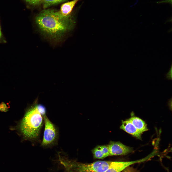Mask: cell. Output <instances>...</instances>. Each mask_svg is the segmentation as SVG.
Wrapping results in <instances>:
<instances>
[{
	"mask_svg": "<svg viewBox=\"0 0 172 172\" xmlns=\"http://www.w3.org/2000/svg\"><path fill=\"white\" fill-rule=\"evenodd\" d=\"M35 21L40 31L54 40L59 39L73 25L71 16H65L60 11L44 9L36 16Z\"/></svg>",
	"mask_w": 172,
	"mask_h": 172,
	"instance_id": "6da1fadb",
	"label": "cell"
},
{
	"mask_svg": "<svg viewBox=\"0 0 172 172\" xmlns=\"http://www.w3.org/2000/svg\"><path fill=\"white\" fill-rule=\"evenodd\" d=\"M37 100L27 111L19 125V129L25 138L31 140L37 139L43 124L42 116L38 111Z\"/></svg>",
	"mask_w": 172,
	"mask_h": 172,
	"instance_id": "7a4b0ae2",
	"label": "cell"
},
{
	"mask_svg": "<svg viewBox=\"0 0 172 172\" xmlns=\"http://www.w3.org/2000/svg\"><path fill=\"white\" fill-rule=\"evenodd\" d=\"M59 161L68 172H103L109 169L113 161H99L91 163H83L71 161L62 156Z\"/></svg>",
	"mask_w": 172,
	"mask_h": 172,
	"instance_id": "3957f363",
	"label": "cell"
},
{
	"mask_svg": "<svg viewBox=\"0 0 172 172\" xmlns=\"http://www.w3.org/2000/svg\"><path fill=\"white\" fill-rule=\"evenodd\" d=\"M45 128L41 145L48 146L53 145L57 141L58 133L57 128L46 115L43 117Z\"/></svg>",
	"mask_w": 172,
	"mask_h": 172,
	"instance_id": "277c9868",
	"label": "cell"
},
{
	"mask_svg": "<svg viewBox=\"0 0 172 172\" xmlns=\"http://www.w3.org/2000/svg\"><path fill=\"white\" fill-rule=\"evenodd\" d=\"M110 156L126 155L131 152V147L125 145L119 142L110 141L108 145Z\"/></svg>",
	"mask_w": 172,
	"mask_h": 172,
	"instance_id": "5b68a950",
	"label": "cell"
},
{
	"mask_svg": "<svg viewBox=\"0 0 172 172\" xmlns=\"http://www.w3.org/2000/svg\"><path fill=\"white\" fill-rule=\"evenodd\" d=\"M120 128L138 139H141L142 133L137 129L129 119L125 121H123Z\"/></svg>",
	"mask_w": 172,
	"mask_h": 172,
	"instance_id": "8992f818",
	"label": "cell"
},
{
	"mask_svg": "<svg viewBox=\"0 0 172 172\" xmlns=\"http://www.w3.org/2000/svg\"><path fill=\"white\" fill-rule=\"evenodd\" d=\"M94 157L97 159H102L110 156L108 145H99L92 150Z\"/></svg>",
	"mask_w": 172,
	"mask_h": 172,
	"instance_id": "52a82bcc",
	"label": "cell"
},
{
	"mask_svg": "<svg viewBox=\"0 0 172 172\" xmlns=\"http://www.w3.org/2000/svg\"><path fill=\"white\" fill-rule=\"evenodd\" d=\"M80 0H74L62 4L60 8L61 13L64 16H70V13L76 3Z\"/></svg>",
	"mask_w": 172,
	"mask_h": 172,
	"instance_id": "ba28073f",
	"label": "cell"
},
{
	"mask_svg": "<svg viewBox=\"0 0 172 172\" xmlns=\"http://www.w3.org/2000/svg\"><path fill=\"white\" fill-rule=\"evenodd\" d=\"M137 129L142 133L148 130L147 125L142 120L138 117L134 116L129 119Z\"/></svg>",
	"mask_w": 172,
	"mask_h": 172,
	"instance_id": "9c48e42d",
	"label": "cell"
},
{
	"mask_svg": "<svg viewBox=\"0 0 172 172\" xmlns=\"http://www.w3.org/2000/svg\"><path fill=\"white\" fill-rule=\"evenodd\" d=\"M124 168L122 163L120 161H113L110 167L103 172H121ZM69 172H74L70 171Z\"/></svg>",
	"mask_w": 172,
	"mask_h": 172,
	"instance_id": "30bf717a",
	"label": "cell"
},
{
	"mask_svg": "<svg viewBox=\"0 0 172 172\" xmlns=\"http://www.w3.org/2000/svg\"><path fill=\"white\" fill-rule=\"evenodd\" d=\"M66 0H42V3L44 9L65 1Z\"/></svg>",
	"mask_w": 172,
	"mask_h": 172,
	"instance_id": "8fae6325",
	"label": "cell"
},
{
	"mask_svg": "<svg viewBox=\"0 0 172 172\" xmlns=\"http://www.w3.org/2000/svg\"><path fill=\"white\" fill-rule=\"evenodd\" d=\"M37 107L38 111L42 116L43 117L46 115V109L43 105L41 104H37Z\"/></svg>",
	"mask_w": 172,
	"mask_h": 172,
	"instance_id": "7c38bea8",
	"label": "cell"
},
{
	"mask_svg": "<svg viewBox=\"0 0 172 172\" xmlns=\"http://www.w3.org/2000/svg\"><path fill=\"white\" fill-rule=\"evenodd\" d=\"M25 0L31 5H36L41 3L42 0Z\"/></svg>",
	"mask_w": 172,
	"mask_h": 172,
	"instance_id": "4fadbf2b",
	"label": "cell"
},
{
	"mask_svg": "<svg viewBox=\"0 0 172 172\" xmlns=\"http://www.w3.org/2000/svg\"><path fill=\"white\" fill-rule=\"evenodd\" d=\"M172 66L171 64L170 68L168 72L165 74V75L166 77V79L168 80H172Z\"/></svg>",
	"mask_w": 172,
	"mask_h": 172,
	"instance_id": "5bb4252c",
	"label": "cell"
},
{
	"mask_svg": "<svg viewBox=\"0 0 172 172\" xmlns=\"http://www.w3.org/2000/svg\"><path fill=\"white\" fill-rule=\"evenodd\" d=\"M7 41L2 31L0 22V43H5Z\"/></svg>",
	"mask_w": 172,
	"mask_h": 172,
	"instance_id": "9a60e30c",
	"label": "cell"
},
{
	"mask_svg": "<svg viewBox=\"0 0 172 172\" xmlns=\"http://www.w3.org/2000/svg\"><path fill=\"white\" fill-rule=\"evenodd\" d=\"M8 108L4 103L2 102L0 104V111L2 112H6L8 110Z\"/></svg>",
	"mask_w": 172,
	"mask_h": 172,
	"instance_id": "2e32d148",
	"label": "cell"
}]
</instances>
